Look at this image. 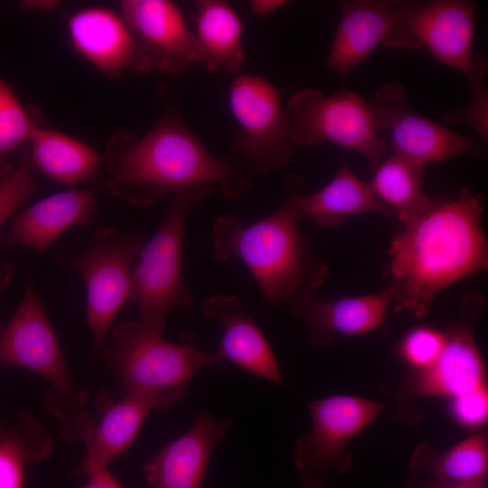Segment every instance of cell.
<instances>
[{
    "instance_id": "cell-1",
    "label": "cell",
    "mask_w": 488,
    "mask_h": 488,
    "mask_svg": "<svg viewBox=\"0 0 488 488\" xmlns=\"http://www.w3.org/2000/svg\"><path fill=\"white\" fill-rule=\"evenodd\" d=\"M254 176L229 153L213 155L172 108L140 137L128 131L115 133L95 180H99V190L145 207L171 193L202 186L216 187L235 200L249 189Z\"/></svg>"
},
{
    "instance_id": "cell-2",
    "label": "cell",
    "mask_w": 488,
    "mask_h": 488,
    "mask_svg": "<svg viewBox=\"0 0 488 488\" xmlns=\"http://www.w3.org/2000/svg\"><path fill=\"white\" fill-rule=\"evenodd\" d=\"M483 210V196L468 186L455 197L434 200L392 237L385 277L394 291V313L421 318L443 289L487 270Z\"/></svg>"
},
{
    "instance_id": "cell-3",
    "label": "cell",
    "mask_w": 488,
    "mask_h": 488,
    "mask_svg": "<svg viewBox=\"0 0 488 488\" xmlns=\"http://www.w3.org/2000/svg\"><path fill=\"white\" fill-rule=\"evenodd\" d=\"M284 185L285 201L262 220L243 225L233 215L217 218L211 230L212 258L240 259L260 288L265 309L283 305L293 316L301 317L325 281L329 267L299 229L303 178L290 174Z\"/></svg>"
},
{
    "instance_id": "cell-4",
    "label": "cell",
    "mask_w": 488,
    "mask_h": 488,
    "mask_svg": "<svg viewBox=\"0 0 488 488\" xmlns=\"http://www.w3.org/2000/svg\"><path fill=\"white\" fill-rule=\"evenodd\" d=\"M0 364L31 370L51 384L46 408L62 422V435L72 441L89 412L87 393L73 384L57 337L32 279L25 284L21 303L0 332Z\"/></svg>"
},
{
    "instance_id": "cell-5",
    "label": "cell",
    "mask_w": 488,
    "mask_h": 488,
    "mask_svg": "<svg viewBox=\"0 0 488 488\" xmlns=\"http://www.w3.org/2000/svg\"><path fill=\"white\" fill-rule=\"evenodd\" d=\"M212 190L202 186L174 194L157 230L134 264L128 301L138 309L141 325L151 333H163L168 311L192 305L181 275L183 231L191 211Z\"/></svg>"
},
{
    "instance_id": "cell-6",
    "label": "cell",
    "mask_w": 488,
    "mask_h": 488,
    "mask_svg": "<svg viewBox=\"0 0 488 488\" xmlns=\"http://www.w3.org/2000/svg\"><path fill=\"white\" fill-rule=\"evenodd\" d=\"M195 342L196 335L190 331L183 333L182 343H173L145 330L140 323L128 321L113 328L103 354L127 392L187 389L198 370L226 361L219 348L203 352Z\"/></svg>"
},
{
    "instance_id": "cell-7",
    "label": "cell",
    "mask_w": 488,
    "mask_h": 488,
    "mask_svg": "<svg viewBox=\"0 0 488 488\" xmlns=\"http://www.w3.org/2000/svg\"><path fill=\"white\" fill-rule=\"evenodd\" d=\"M145 243L139 233L100 225L81 249L59 251L61 263L77 271L85 282L87 323L101 353L116 315L128 301L133 267Z\"/></svg>"
},
{
    "instance_id": "cell-8",
    "label": "cell",
    "mask_w": 488,
    "mask_h": 488,
    "mask_svg": "<svg viewBox=\"0 0 488 488\" xmlns=\"http://www.w3.org/2000/svg\"><path fill=\"white\" fill-rule=\"evenodd\" d=\"M285 111L294 145L331 142L363 155L371 172L384 159L388 145L374 127L368 102L351 89L340 88L327 96L304 89L290 97Z\"/></svg>"
},
{
    "instance_id": "cell-9",
    "label": "cell",
    "mask_w": 488,
    "mask_h": 488,
    "mask_svg": "<svg viewBox=\"0 0 488 488\" xmlns=\"http://www.w3.org/2000/svg\"><path fill=\"white\" fill-rule=\"evenodd\" d=\"M229 104L240 129L229 154L254 175L286 166L295 145L287 132L282 90L259 75H239L230 87Z\"/></svg>"
},
{
    "instance_id": "cell-10",
    "label": "cell",
    "mask_w": 488,
    "mask_h": 488,
    "mask_svg": "<svg viewBox=\"0 0 488 488\" xmlns=\"http://www.w3.org/2000/svg\"><path fill=\"white\" fill-rule=\"evenodd\" d=\"M476 5L465 0L399 1L382 42L389 49H427L465 75L471 69Z\"/></svg>"
},
{
    "instance_id": "cell-11",
    "label": "cell",
    "mask_w": 488,
    "mask_h": 488,
    "mask_svg": "<svg viewBox=\"0 0 488 488\" xmlns=\"http://www.w3.org/2000/svg\"><path fill=\"white\" fill-rule=\"evenodd\" d=\"M480 292H467L456 322L445 332L437 359L427 368L411 371L399 386L396 400L402 406L423 398L450 399L486 385L485 367L474 338V326L485 310Z\"/></svg>"
},
{
    "instance_id": "cell-12",
    "label": "cell",
    "mask_w": 488,
    "mask_h": 488,
    "mask_svg": "<svg viewBox=\"0 0 488 488\" xmlns=\"http://www.w3.org/2000/svg\"><path fill=\"white\" fill-rule=\"evenodd\" d=\"M374 127L388 149L426 166L460 155L481 156L483 146L472 137L435 122L410 106L405 87L384 84L368 102Z\"/></svg>"
},
{
    "instance_id": "cell-13",
    "label": "cell",
    "mask_w": 488,
    "mask_h": 488,
    "mask_svg": "<svg viewBox=\"0 0 488 488\" xmlns=\"http://www.w3.org/2000/svg\"><path fill=\"white\" fill-rule=\"evenodd\" d=\"M387 403L350 395H334L308 403L313 426L295 447L300 476L327 483L330 475L343 474L352 464L345 449L349 441L374 421Z\"/></svg>"
},
{
    "instance_id": "cell-14",
    "label": "cell",
    "mask_w": 488,
    "mask_h": 488,
    "mask_svg": "<svg viewBox=\"0 0 488 488\" xmlns=\"http://www.w3.org/2000/svg\"><path fill=\"white\" fill-rule=\"evenodd\" d=\"M186 393L187 389H136L114 401L100 392L96 398L97 417L93 416L80 438L86 455L77 474L107 467L130 446L152 410L166 409Z\"/></svg>"
},
{
    "instance_id": "cell-15",
    "label": "cell",
    "mask_w": 488,
    "mask_h": 488,
    "mask_svg": "<svg viewBox=\"0 0 488 488\" xmlns=\"http://www.w3.org/2000/svg\"><path fill=\"white\" fill-rule=\"evenodd\" d=\"M119 8L148 71L175 74L197 63L194 33L174 2L123 0Z\"/></svg>"
},
{
    "instance_id": "cell-16",
    "label": "cell",
    "mask_w": 488,
    "mask_h": 488,
    "mask_svg": "<svg viewBox=\"0 0 488 488\" xmlns=\"http://www.w3.org/2000/svg\"><path fill=\"white\" fill-rule=\"evenodd\" d=\"M70 42L86 61L109 78L123 71L147 72L137 43L119 14L90 6L68 18Z\"/></svg>"
},
{
    "instance_id": "cell-17",
    "label": "cell",
    "mask_w": 488,
    "mask_h": 488,
    "mask_svg": "<svg viewBox=\"0 0 488 488\" xmlns=\"http://www.w3.org/2000/svg\"><path fill=\"white\" fill-rule=\"evenodd\" d=\"M232 424L230 418L218 420L201 412L183 436L145 464L149 488H202L212 450Z\"/></svg>"
},
{
    "instance_id": "cell-18",
    "label": "cell",
    "mask_w": 488,
    "mask_h": 488,
    "mask_svg": "<svg viewBox=\"0 0 488 488\" xmlns=\"http://www.w3.org/2000/svg\"><path fill=\"white\" fill-rule=\"evenodd\" d=\"M97 187L53 193L12 217L0 243L25 246L44 254L52 241L72 226H88L97 218Z\"/></svg>"
},
{
    "instance_id": "cell-19",
    "label": "cell",
    "mask_w": 488,
    "mask_h": 488,
    "mask_svg": "<svg viewBox=\"0 0 488 488\" xmlns=\"http://www.w3.org/2000/svg\"><path fill=\"white\" fill-rule=\"evenodd\" d=\"M202 312L216 320L222 337L219 349L239 368L275 383L284 382L277 358L257 325L255 310L232 296L214 295L202 304Z\"/></svg>"
},
{
    "instance_id": "cell-20",
    "label": "cell",
    "mask_w": 488,
    "mask_h": 488,
    "mask_svg": "<svg viewBox=\"0 0 488 488\" xmlns=\"http://www.w3.org/2000/svg\"><path fill=\"white\" fill-rule=\"evenodd\" d=\"M398 5L385 0L337 2L339 21L325 66L344 77L363 62L382 44Z\"/></svg>"
},
{
    "instance_id": "cell-21",
    "label": "cell",
    "mask_w": 488,
    "mask_h": 488,
    "mask_svg": "<svg viewBox=\"0 0 488 488\" xmlns=\"http://www.w3.org/2000/svg\"><path fill=\"white\" fill-rule=\"evenodd\" d=\"M393 300L394 291L389 286L362 296L337 299L315 296L301 318L306 324L311 343L325 347L338 334L360 335L384 328Z\"/></svg>"
},
{
    "instance_id": "cell-22",
    "label": "cell",
    "mask_w": 488,
    "mask_h": 488,
    "mask_svg": "<svg viewBox=\"0 0 488 488\" xmlns=\"http://www.w3.org/2000/svg\"><path fill=\"white\" fill-rule=\"evenodd\" d=\"M298 209L303 219L309 217L324 229L339 227L353 215L394 216L375 194L370 181L360 178L344 160L324 187L309 194H300Z\"/></svg>"
},
{
    "instance_id": "cell-23",
    "label": "cell",
    "mask_w": 488,
    "mask_h": 488,
    "mask_svg": "<svg viewBox=\"0 0 488 488\" xmlns=\"http://www.w3.org/2000/svg\"><path fill=\"white\" fill-rule=\"evenodd\" d=\"M196 61L207 70L234 73L244 62L243 23L232 6L222 0L196 2Z\"/></svg>"
},
{
    "instance_id": "cell-24",
    "label": "cell",
    "mask_w": 488,
    "mask_h": 488,
    "mask_svg": "<svg viewBox=\"0 0 488 488\" xmlns=\"http://www.w3.org/2000/svg\"><path fill=\"white\" fill-rule=\"evenodd\" d=\"M32 166L71 189L85 180H95L101 155L64 133L38 126L28 143Z\"/></svg>"
},
{
    "instance_id": "cell-25",
    "label": "cell",
    "mask_w": 488,
    "mask_h": 488,
    "mask_svg": "<svg viewBox=\"0 0 488 488\" xmlns=\"http://www.w3.org/2000/svg\"><path fill=\"white\" fill-rule=\"evenodd\" d=\"M487 466V433L475 434L445 451L422 442L417 446L410 458L412 472L429 474L443 485L483 483Z\"/></svg>"
},
{
    "instance_id": "cell-26",
    "label": "cell",
    "mask_w": 488,
    "mask_h": 488,
    "mask_svg": "<svg viewBox=\"0 0 488 488\" xmlns=\"http://www.w3.org/2000/svg\"><path fill=\"white\" fill-rule=\"evenodd\" d=\"M424 169V164L392 153L372 172L370 183L375 194L403 226L418 219L434 202L423 189Z\"/></svg>"
},
{
    "instance_id": "cell-27",
    "label": "cell",
    "mask_w": 488,
    "mask_h": 488,
    "mask_svg": "<svg viewBox=\"0 0 488 488\" xmlns=\"http://www.w3.org/2000/svg\"><path fill=\"white\" fill-rule=\"evenodd\" d=\"M52 438L47 428L28 412H22L0 437V488H24L27 465L43 460Z\"/></svg>"
},
{
    "instance_id": "cell-28",
    "label": "cell",
    "mask_w": 488,
    "mask_h": 488,
    "mask_svg": "<svg viewBox=\"0 0 488 488\" xmlns=\"http://www.w3.org/2000/svg\"><path fill=\"white\" fill-rule=\"evenodd\" d=\"M41 125L38 112L25 108L11 85L0 77V183L14 170L10 155L29 143Z\"/></svg>"
},
{
    "instance_id": "cell-29",
    "label": "cell",
    "mask_w": 488,
    "mask_h": 488,
    "mask_svg": "<svg viewBox=\"0 0 488 488\" xmlns=\"http://www.w3.org/2000/svg\"><path fill=\"white\" fill-rule=\"evenodd\" d=\"M487 59L481 53L474 54L470 70L465 75L470 90L465 107L446 112L443 121L446 125L464 124L471 127L484 142L488 140V89L485 77Z\"/></svg>"
},
{
    "instance_id": "cell-30",
    "label": "cell",
    "mask_w": 488,
    "mask_h": 488,
    "mask_svg": "<svg viewBox=\"0 0 488 488\" xmlns=\"http://www.w3.org/2000/svg\"><path fill=\"white\" fill-rule=\"evenodd\" d=\"M32 168L27 143L19 150L13 174L0 183V227L38 189ZM12 273L11 266L0 263V293L8 285Z\"/></svg>"
},
{
    "instance_id": "cell-31",
    "label": "cell",
    "mask_w": 488,
    "mask_h": 488,
    "mask_svg": "<svg viewBox=\"0 0 488 488\" xmlns=\"http://www.w3.org/2000/svg\"><path fill=\"white\" fill-rule=\"evenodd\" d=\"M446 334L434 327L421 325L409 330L400 341L399 355L411 371L429 367L439 356Z\"/></svg>"
},
{
    "instance_id": "cell-32",
    "label": "cell",
    "mask_w": 488,
    "mask_h": 488,
    "mask_svg": "<svg viewBox=\"0 0 488 488\" xmlns=\"http://www.w3.org/2000/svg\"><path fill=\"white\" fill-rule=\"evenodd\" d=\"M450 410L453 418L462 427L467 428L483 427L488 418L487 386H481L470 392L452 399Z\"/></svg>"
},
{
    "instance_id": "cell-33",
    "label": "cell",
    "mask_w": 488,
    "mask_h": 488,
    "mask_svg": "<svg viewBox=\"0 0 488 488\" xmlns=\"http://www.w3.org/2000/svg\"><path fill=\"white\" fill-rule=\"evenodd\" d=\"M86 474L88 475V481L80 488H122L107 467L94 468Z\"/></svg>"
},
{
    "instance_id": "cell-34",
    "label": "cell",
    "mask_w": 488,
    "mask_h": 488,
    "mask_svg": "<svg viewBox=\"0 0 488 488\" xmlns=\"http://www.w3.org/2000/svg\"><path fill=\"white\" fill-rule=\"evenodd\" d=\"M286 4L284 0H252L249 4L250 12L256 16L264 17Z\"/></svg>"
},
{
    "instance_id": "cell-35",
    "label": "cell",
    "mask_w": 488,
    "mask_h": 488,
    "mask_svg": "<svg viewBox=\"0 0 488 488\" xmlns=\"http://www.w3.org/2000/svg\"><path fill=\"white\" fill-rule=\"evenodd\" d=\"M58 5L56 1L49 0H31V1H22L19 3L20 8L24 12L29 11H38V12H48Z\"/></svg>"
},
{
    "instance_id": "cell-36",
    "label": "cell",
    "mask_w": 488,
    "mask_h": 488,
    "mask_svg": "<svg viewBox=\"0 0 488 488\" xmlns=\"http://www.w3.org/2000/svg\"><path fill=\"white\" fill-rule=\"evenodd\" d=\"M407 488H486V487L484 486L483 483L465 484V485H443L436 481H434V483H428L426 484L421 483L419 485L418 482H414L411 480L407 484Z\"/></svg>"
},
{
    "instance_id": "cell-37",
    "label": "cell",
    "mask_w": 488,
    "mask_h": 488,
    "mask_svg": "<svg viewBox=\"0 0 488 488\" xmlns=\"http://www.w3.org/2000/svg\"><path fill=\"white\" fill-rule=\"evenodd\" d=\"M299 483L301 488H322L324 484H326V483L322 480L300 475Z\"/></svg>"
},
{
    "instance_id": "cell-38",
    "label": "cell",
    "mask_w": 488,
    "mask_h": 488,
    "mask_svg": "<svg viewBox=\"0 0 488 488\" xmlns=\"http://www.w3.org/2000/svg\"><path fill=\"white\" fill-rule=\"evenodd\" d=\"M5 431H6V428L2 423H0V437L5 433Z\"/></svg>"
},
{
    "instance_id": "cell-39",
    "label": "cell",
    "mask_w": 488,
    "mask_h": 488,
    "mask_svg": "<svg viewBox=\"0 0 488 488\" xmlns=\"http://www.w3.org/2000/svg\"><path fill=\"white\" fill-rule=\"evenodd\" d=\"M0 332H1V328H0Z\"/></svg>"
}]
</instances>
